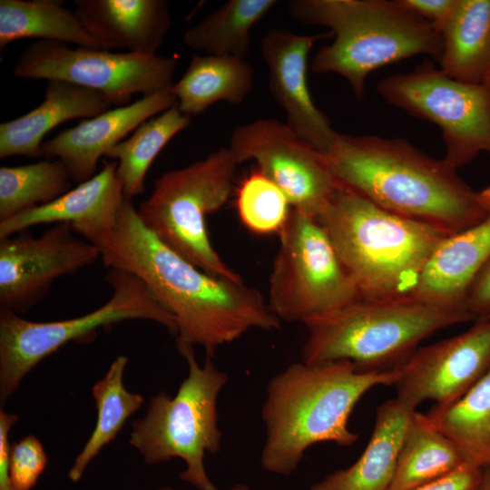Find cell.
I'll return each mask as SVG.
<instances>
[{
    "label": "cell",
    "instance_id": "1",
    "mask_svg": "<svg viewBox=\"0 0 490 490\" xmlns=\"http://www.w3.org/2000/svg\"><path fill=\"white\" fill-rule=\"evenodd\" d=\"M109 269L141 279L176 325L178 351L201 346L206 357L252 328L278 329L280 319L243 280L211 275L167 247L124 198L113 227L93 242Z\"/></svg>",
    "mask_w": 490,
    "mask_h": 490
},
{
    "label": "cell",
    "instance_id": "2",
    "mask_svg": "<svg viewBox=\"0 0 490 490\" xmlns=\"http://www.w3.org/2000/svg\"><path fill=\"white\" fill-rule=\"evenodd\" d=\"M323 154L338 184L446 235L469 229L490 215L479 192L456 169L403 139L338 132Z\"/></svg>",
    "mask_w": 490,
    "mask_h": 490
},
{
    "label": "cell",
    "instance_id": "3",
    "mask_svg": "<svg viewBox=\"0 0 490 490\" xmlns=\"http://www.w3.org/2000/svg\"><path fill=\"white\" fill-rule=\"evenodd\" d=\"M397 378V368L363 370L346 360L289 365L267 387L261 410L266 429L262 468L289 475L315 444L353 445L358 436L350 430L348 419L357 403L370 389L394 386Z\"/></svg>",
    "mask_w": 490,
    "mask_h": 490
},
{
    "label": "cell",
    "instance_id": "4",
    "mask_svg": "<svg viewBox=\"0 0 490 490\" xmlns=\"http://www.w3.org/2000/svg\"><path fill=\"white\" fill-rule=\"evenodd\" d=\"M317 219L365 299L412 296L432 251L448 236L340 184Z\"/></svg>",
    "mask_w": 490,
    "mask_h": 490
},
{
    "label": "cell",
    "instance_id": "5",
    "mask_svg": "<svg viewBox=\"0 0 490 490\" xmlns=\"http://www.w3.org/2000/svg\"><path fill=\"white\" fill-rule=\"evenodd\" d=\"M288 7L295 20L329 29L334 39L316 52L310 68L344 77L358 100L373 71L419 54L441 55L442 35L399 0H292Z\"/></svg>",
    "mask_w": 490,
    "mask_h": 490
},
{
    "label": "cell",
    "instance_id": "6",
    "mask_svg": "<svg viewBox=\"0 0 490 490\" xmlns=\"http://www.w3.org/2000/svg\"><path fill=\"white\" fill-rule=\"evenodd\" d=\"M474 319L467 311L436 308L412 296L358 298L304 322L308 337L301 358L308 364L346 360L363 370L393 369L425 338Z\"/></svg>",
    "mask_w": 490,
    "mask_h": 490
},
{
    "label": "cell",
    "instance_id": "7",
    "mask_svg": "<svg viewBox=\"0 0 490 490\" xmlns=\"http://www.w3.org/2000/svg\"><path fill=\"white\" fill-rule=\"evenodd\" d=\"M180 354L188 362L187 377L174 397L161 391L151 397L144 416L132 422L129 444L148 466L181 458L185 464L181 481L197 490H219L207 474L204 456L221 448L217 399L228 376L210 357L201 367L194 348Z\"/></svg>",
    "mask_w": 490,
    "mask_h": 490
},
{
    "label": "cell",
    "instance_id": "8",
    "mask_svg": "<svg viewBox=\"0 0 490 490\" xmlns=\"http://www.w3.org/2000/svg\"><path fill=\"white\" fill-rule=\"evenodd\" d=\"M238 159L230 147L203 160L162 173L138 207L142 223L167 247L203 271L223 279H242L217 253L206 218L228 201Z\"/></svg>",
    "mask_w": 490,
    "mask_h": 490
},
{
    "label": "cell",
    "instance_id": "9",
    "mask_svg": "<svg viewBox=\"0 0 490 490\" xmlns=\"http://www.w3.org/2000/svg\"><path fill=\"white\" fill-rule=\"evenodd\" d=\"M105 280L110 299L87 314L62 320L37 322L0 308V402L5 404L24 377L45 358L69 342H83L100 328L125 320H148L176 336L172 316L145 283L122 270L109 269Z\"/></svg>",
    "mask_w": 490,
    "mask_h": 490
},
{
    "label": "cell",
    "instance_id": "10",
    "mask_svg": "<svg viewBox=\"0 0 490 490\" xmlns=\"http://www.w3.org/2000/svg\"><path fill=\"white\" fill-rule=\"evenodd\" d=\"M279 235L269 305L280 320L304 323L360 298L317 218L292 209Z\"/></svg>",
    "mask_w": 490,
    "mask_h": 490
},
{
    "label": "cell",
    "instance_id": "11",
    "mask_svg": "<svg viewBox=\"0 0 490 490\" xmlns=\"http://www.w3.org/2000/svg\"><path fill=\"white\" fill-rule=\"evenodd\" d=\"M377 90L390 105L441 130L444 161L455 169L490 153V89L449 77L430 61L380 80Z\"/></svg>",
    "mask_w": 490,
    "mask_h": 490
},
{
    "label": "cell",
    "instance_id": "12",
    "mask_svg": "<svg viewBox=\"0 0 490 490\" xmlns=\"http://www.w3.org/2000/svg\"><path fill=\"white\" fill-rule=\"evenodd\" d=\"M174 57L70 47L38 40L17 58L13 74L19 79L64 81L103 94L113 107L171 87Z\"/></svg>",
    "mask_w": 490,
    "mask_h": 490
},
{
    "label": "cell",
    "instance_id": "13",
    "mask_svg": "<svg viewBox=\"0 0 490 490\" xmlns=\"http://www.w3.org/2000/svg\"><path fill=\"white\" fill-rule=\"evenodd\" d=\"M229 147L240 164L255 161L292 209L303 214L318 218L338 187L324 154L276 119H257L236 127Z\"/></svg>",
    "mask_w": 490,
    "mask_h": 490
},
{
    "label": "cell",
    "instance_id": "14",
    "mask_svg": "<svg viewBox=\"0 0 490 490\" xmlns=\"http://www.w3.org/2000/svg\"><path fill=\"white\" fill-rule=\"evenodd\" d=\"M74 233L71 224L56 223L39 237L24 230L0 239V308L25 313L56 279L101 260L99 249Z\"/></svg>",
    "mask_w": 490,
    "mask_h": 490
},
{
    "label": "cell",
    "instance_id": "15",
    "mask_svg": "<svg viewBox=\"0 0 490 490\" xmlns=\"http://www.w3.org/2000/svg\"><path fill=\"white\" fill-rule=\"evenodd\" d=\"M397 368L396 397L407 407L416 409L426 400L454 403L490 368V317L461 334L417 348Z\"/></svg>",
    "mask_w": 490,
    "mask_h": 490
},
{
    "label": "cell",
    "instance_id": "16",
    "mask_svg": "<svg viewBox=\"0 0 490 490\" xmlns=\"http://www.w3.org/2000/svg\"><path fill=\"white\" fill-rule=\"evenodd\" d=\"M333 36L330 32L302 35L285 29L269 30L260 53L269 68L270 91L286 114V124L300 139L322 153L338 132L314 103L307 81L309 53L315 43Z\"/></svg>",
    "mask_w": 490,
    "mask_h": 490
},
{
    "label": "cell",
    "instance_id": "17",
    "mask_svg": "<svg viewBox=\"0 0 490 490\" xmlns=\"http://www.w3.org/2000/svg\"><path fill=\"white\" fill-rule=\"evenodd\" d=\"M172 86L124 106L83 119L42 144L43 156L61 161L74 182L94 176L101 157L146 120L177 106Z\"/></svg>",
    "mask_w": 490,
    "mask_h": 490
},
{
    "label": "cell",
    "instance_id": "18",
    "mask_svg": "<svg viewBox=\"0 0 490 490\" xmlns=\"http://www.w3.org/2000/svg\"><path fill=\"white\" fill-rule=\"evenodd\" d=\"M116 170V161L107 162L94 176L52 202L0 221V239L38 224L69 223L75 233L93 242L113 227L125 198Z\"/></svg>",
    "mask_w": 490,
    "mask_h": 490
},
{
    "label": "cell",
    "instance_id": "19",
    "mask_svg": "<svg viewBox=\"0 0 490 490\" xmlns=\"http://www.w3.org/2000/svg\"><path fill=\"white\" fill-rule=\"evenodd\" d=\"M489 259L490 215L440 240L426 262L412 296L436 308L469 312L467 293Z\"/></svg>",
    "mask_w": 490,
    "mask_h": 490
},
{
    "label": "cell",
    "instance_id": "20",
    "mask_svg": "<svg viewBox=\"0 0 490 490\" xmlns=\"http://www.w3.org/2000/svg\"><path fill=\"white\" fill-rule=\"evenodd\" d=\"M74 13L103 50L157 54L171 27L164 0H76Z\"/></svg>",
    "mask_w": 490,
    "mask_h": 490
},
{
    "label": "cell",
    "instance_id": "21",
    "mask_svg": "<svg viewBox=\"0 0 490 490\" xmlns=\"http://www.w3.org/2000/svg\"><path fill=\"white\" fill-rule=\"evenodd\" d=\"M113 108L102 93L64 81H47L44 100L33 110L0 124V158L43 157L44 136L74 119H88Z\"/></svg>",
    "mask_w": 490,
    "mask_h": 490
},
{
    "label": "cell",
    "instance_id": "22",
    "mask_svg": "<svg viewBox=\"0 0 490 490\" xmlns=\"http://www.w3.org/2000/svg\"><path fill=\"white\" fill-rule=\"evenodd\" d=\"M413 409L397 397L377 408L370 439L358 459L313 484L309 490H388Z\"/></svg>",
    "mask_w": 490,
    "mask_h": 490
},
{
    "label": "cell",
    "instance_id": "23",
    "mask_svg": "<svg viewBox=\"0 0 490 490\" xmlns=\"http://www.w3.org/2000/svg\"><path fill=\"white\" fill-rule=\"evenodd\" d=\"M254 83V74L245 59L228 55L194 54L187 70L172 86L178 109L199 115L213 103H241Z\"/></svg>",
    "mask_w": 490,
    "mask_h": 490
},
{
    "label": "cell",
    "instance_id": "24",
    "mask_svg": "<svg viewBox=\"0 0 490 490\" xmlns=\"http://www.w3.org/2000/svg\"><path fill=\"white\" fill-rule=\"evenodd\" d=\"M441 35L440 69L457 81L484 84L490 74V0H457Z\"/></svg>",
    "mask_w": 490,
    "mask_h": 490
},
{
    "label": "cell",
    "instance_id": "25",
    "mask_svg": "<svg viewBox=\"0 0 490 490\" xmlns=\"http://www.w3.org/2000/svg\"><path fill=\"white\" fill-rule=\"evenodd\" d=\"M24 38L102 49L74 11L56 0H1L0 49Z\"/></svg>",
    "mask_w": 490,
    "mask_h": 490
},
{
    "label": "cell",
    "instance_id": "26",
    "mask_svg": "<svg viewBox=\"0 0 490 490\" xmlns=\"http://www.w3.org/2000/svg\"><path fill=\"white\" fill-rule=\"evenodd\" d=\"M463 463L454 443L426 414L416 410L405 430L388 490H409L453 472Z\"/></svg>",
    "mask_w": 490,
    "mask_h": 490
},
{
    "label": "cell",
    "instance_id": "27",
    "mask_svg": "<svg viewBox=\"0 0 490 490\" xmlns=\"http://www.w3.org/2000/svg\"><path fill=\"white\" fill-rule=\"evenodd\" d=\"M458 449L465 463L490 468V368L460 398L426 413Z\"/></svg>",
    "mask_w": 490,
    "mask_h": 490
},
{
    "label": "cell",
    "instance_id": "28",
    "mask_svg": "<svg viewBox=\"0 0 490 490\" xmlns=\"http://www.w3.org/2000/svg\"><path fill=\"white\" fill-rule=\"evenodd\" d=\"M127 364V357L118 356L105 375L92 387L97 409L96 424L68 471L72 482L81 479L89 464L105 446L115 440L127 419L144 402L143 396L132 393L124 387L123 374Z\"/></svg>",
    "mask_w": 490,
    "mask_h": 490
},
{
    "label": "cell",
    "instance_id": "29",
    "mask_svg": "<svg viewBox=\"0 0 490 490\" xmlns=\"http://www.w3.org/2000/svg\"><path fill=\"white\" fill-rule=\"evenodd\" d=\"M277 4L275 0H230L185 31L183 43L212 55L244 59L251 30Z\"/></svg>",
    "mask_w": 490,
    "mask_h": 490
},
{
    "label": "cell",
    "instance_id": "30",
    "mask_svg": "<svg viewBox=\"0 0 490 490\" xmlns=\"http://www.w3.org/2000/svg\"><path fill=\"white\" fill-rule=\"evenodd\" d=\"M191 117L173 106L141 123L132 135L112 147L104 157L117 162V176L124 196L144 191L146 173L164 146L189 126Z\"/></svg>",
    "mask_w": 490,
    "mask_h": 490
},
{
    "label": "cell",
    "instance_id": "31",
    "mask_svg": "<svg viewBox=\"0 0 490 490\" xmlns=\"http://www.w3.org/2000/svg\"><path fill=\"white\" fill-rule=\"evenodd\" d=\"M73 180L56 159L0 168V221L47 204L72 189Z\"/></svg>",
    "mask_w": 490,
    "mask_h": 490
},
{
    "label": "cell",
    "instance_id": "32",
    "mask_svg": "<svg viewBox=\"0 0 490 490\" xmlns=\"http://www.w3.org/2000/svg\"><path fill=\"white\" fill-rule=\"evenodd\" d=\"M236 208L241 223L259 235L279 234L292 211L284 192L258 169L241 181Z\"/></svg>",
    "mask_w": 490,
    "mask_h": 490
},
{
    "label": "cell",
    "instance_id": "33",
    "mask_svg": "<svg viewBox=\"0 0 490 490\" xmlns=\"http://www.w3.org/2000/svg\"><path fill=\"white\" fill-rule=\"evenodd\" d=\"M48 464V456L34 435L10 444L9 475L16 490H32Z\"/></svg>",
    "mask_w": 490,
    "mask_h": 490
},
{
    "label": "cell",
    "instance_id": "34",
    "mask_svg": "<svg viewBox=\"0 0 490 490\" xmlns=\"http://www.w3.org/2000/svg\"><path fill=\"white\" fill-rule=\"evenodd\" d=\"M483 469L463 463L453 472L409 490H479Z\"/></svg>",
    "mask_w": 490,
    "mask_h": 490
},
{
    "label": "cell",
    "instance_id": "35",
    "mask_svg": "<svg viewBox=\"0 0 490 490\" xmlns=\"http://www.w3.org/2000/svg\"><path fill=\"white\" fill-rule=\"evenodd\" d=\"M406 8L423 18L441 34L449 22L457 0H399Z\"/></svg>",
    "mask_w": 490,
    "mask_h": 490
},
{
    "label": "cell",
    "instance_id": "36",
    "mask_svg": "<svg viewBox=\"0 0 490 490\" xmlns=\"http://www.w3.org/2000/svg\"><path fill=\"white\" fill-rule=\"evenodd\" d=\"M466 309L476 320L490 317V259L469 289Z\"/></svg>",
    "mask_w": 490,
    "mask_h": 490
},
{
    "label": "cell",
    "instance_id": "37",
    "mask_svg": "<svg viewBox=\"0 0 490 490\" xmlns=\"http://www.w3.org/2000/svg\"><path fill=\"white\" fill-rule=\"evenodd\" d=\"M17 421L15 414L0 409V490H16L9 475L8 455L11 444L9 433Z\"/></svg>",
    "mask_w": 490,
    "mask_h": 490
},
{
    "label": "cell",
    "instance_id": "38",
    "mask_svg": "<svg viewBox=\"0 0 490 490\" xmlns=\"http://www.w3.org/2000/svg\"><path fill=\"white\" fill-rule=\"evenodd\" d=\"M483 204L490 211V186L479 191Z\"/></svg>",
    "mask_w": 490,
    "mask_h": 490
},
{
    "label": "cell",
    "instance_id": "39",
    "mask_svg": "<svg viewBox=\"0 0 490 490\" xmlns=\"http://www.w3.org/2000/svg\"><path fill=\"white\" fill-rule=\"evenodd\" d=\"M158 490H174L171 486H162L159 488ZM229 490H251L247 485L245 484H237L232 485Z\"/></svg>",
    "mask_w": 490,
    "mask_h": 490
},
{
    "label": "cell",
    "instance_id": "40",
    "mask_svg": "<svg viewBox=\"0 0 490 490\" xmlns=\"http://www.w3.org/2000/svg\"><path fill=\"white\" fill-rule=\"evenodd\" d=\"M479 490H490V471L484 473Z\"/></svg>",
    "mask_w": 490,
    "mask_h": 490
},
{
    "label": "cell",
    "instance_id": "41",
    "mask_svg": "<svg viewBox=\"0 0 490 490\" xmlns=\"http://www.w3.org/2000/svg\"><path fill=\"white\" fill-rule=\"evenodd\" d=\"M484 84L488 87L490 89V74H488V76L486 77Z\"/></svg>",
    "mask_w": 490,
    "mask_h": 490
}]
</instances>
